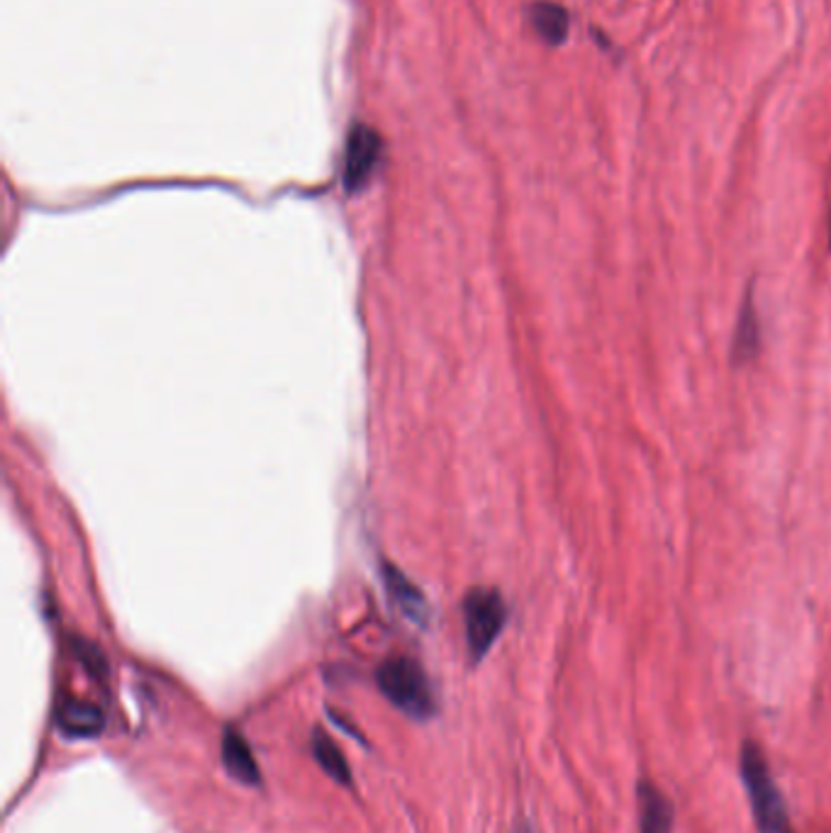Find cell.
Returning a JSON list of instances; mask_svg holds the SVG:
<instances>
[{
	"label": "cell",
	"instance_id": "obj_1",
	"mask_svg": "<svg viewBox=\"0 0 831 833\" xmlns=\"http://www.w3.org/2000/svg\"><path fill=\"white\" fill-rule=\"evenodd\" d=\"M738 770H742V782L746 787L748 804L754 812V824L758 833H795L790 824L788 807H785L783 792L778 790L773 772L768 768L766 754L756 746L754 740H746L742 748V760H738Z\"/></svg>",
	"mask_w": 831,
	"mask_h": 833
},
{
	"label": "cell",
	"instance_id": "obj_2",
	"mask_svg": "<svg viewBox=\"0 0 831 833\" xmlns=\"http://www.w3.org/2000/svg\"><path fill=\"white\" fill-rule=\"evenodd\" d=\"M378 688L386 700L412 720L424 722L436 712V697L430 678L412 658H390L378 668Z\"/></svg>",
	"mask_w": 831,
	"mask_h": 833
},
{
	"label": "cell",
	"instance_id": "obj_3",
	"mask_svg": "<svg viewBox=\"0 0 831 833\" xmlns=\"http://www.w3.org/2000/svg\"><path fill=\"white\" fill-rule=\"evenodd\" d=\"M466 641L473 661H481L505 629L507 607L498 589L476 587L464 599Z\"/></svg>",
	"mask_w": 831,
	"mask_h": 833
},
{
	"label": "cell",
	"instance_id": "obj_4",
	"mask_svg": "<svg viewBox=\"0 0 831 833\" xmlns=\"http://www.w3.org/2000/svg\"><path fill=\"white\" fill-rule=\"evenodd\" d=\"M384 152V142L376 130L366 125H356L346 139L344 154V185L346 191H359L374 176V171Z\"/></svg>",
	"mask_w": 831,
	"mask_h": 833
},
{
	"label": "cell",
	"instance_id": "obj_5",
	"mask_svg": "<svg viewBox=\"0 0 831 833\" xmlns=\"http://www.w3.org/2000/svg\"><path fill=\"white\" fill-rule=\"evenodd\" d=\"M639 833H673L676 809L659 785L641 780L637 785Z\"/></svg>",
	"mask_w": 831,
	"mask_h": 833
},
{
	"label": "cell",
	"instance_id": "obj_6",
	"mask_svg": "<svg viewBox=\"0 0 831 833\" xmlns=\"http://www.w3.org/2000/svg\"><path fill=\"white\" fill-rule=\"evenodd\" d=\"M56 728L66 738H98L106 728V714L98 704L68 700L56 712Z\"/></svg>",
	"mask_w": 831,
	"mask_h": 833
},
{
	"label": "cell",
	"instance_id": "obj_7",
	"mask_svg": "<svg viewBox=\"0 0 831 833\" xmlns=\"http://www.w3.org/2000/svg\"><path fill=\"white\" fill-rule=\"evenodd\" d=\"M223 762L227 772L241 785H259L261 782V770L257 766V758H253L249 744L245 740L239 732L235 728H227L223 736Z\"/></svg>",
	"mask_w": 831,
	"mask_h": 833
},
{
	"label": "cell",
	"instance_id": "obj_8",
	"mask_svg": "<svg viewBox=\"0 0 831 833\" xmlns=\"http://www.w3.org/2000/svg\"><path fill=\"white\" fill-rule=\"evenodd\" d=\"M529 20H532L535 32L547 44L559 46L569 40L571 18L563 6L551 3V0H539V3L529 8Z\"/></svg>",
	"mask_w": 831,
	"mask_h": 833
},
{
	"label": "cell",
	"instance_id": "obj_9",
	"mask_svg": "<svg viewBox=\"0 0 831 833\" xmlns=\"http://www.w3.org/2000/svg\"><path fill=\"white\" fill-rule=\"evenodd\" d=\"M384 581H386L390 599L396 602V607L402 612V615H406L414 624H424L427 621V602L420 595V589L414 587L398 569H392V565H386V569H384Z\"/></svg>",
	"mask_w": 831,
	"mask_h": 833
},
{
	"label": "cell",
	"instance_id": "obj_10",
	"mask_svg": "<svg viewBox=\"0 0 831 833\" xmlns=\"http://www.w3.org/2000/svg\"><path fill=\"white\" fill-rule=\"evenodd\" d=\"M758 317H756V305L754 298L748 295L742 305V312H738V322H736V334H734V358L736 361H748V358L756 356L758 349Z\"/></svg>",
	"mask_w": 831,
	"mask_h": 833
},
{
	"label": "cell",
	"instance_id": "obj_11",
	"mask_svg": "<svg viewBox=\"0 0 831 833\" xmlns=\"http://www.w3.org/2000/svg\"><path fill=\"white\" fill-rule=\"evenodd\" d=\"M313 754H315V760L320 762V768L325 770L334 782L346 785V787L352 785V770H349V766H346L344 754L327 734L315 732Z\"/></svg>",
	"mask_w": 831,
	"mask_h": 833
},
{
	"label": "cell",
	"instance_id": "obj_12",
	"mask_svg": "<svg viewBox=\"0 0 831 833\" xmlns=\"http://www.w3.org/2000/svg\"><path fill=\"white\" fill-rule=\"evenodd\" d=\"M829 247H831V219H829Z\"/></svg>",
	"mask_w": 831,
	"mask_h": 833
}]
</instances>
